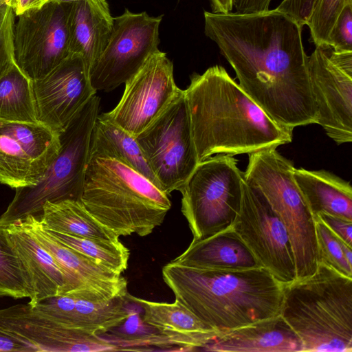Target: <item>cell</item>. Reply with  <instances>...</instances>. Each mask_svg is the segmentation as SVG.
<instances>
[{
	"label": "cell",
	"instance_id": "cell-19",
	"mask_svg": "<svg viewBox=\"0 0 352 352\" xmlns=\"http://www.w3.org/2000/svg\"><path fill=\"white\" fill-rule=\"evenodd\" d=\"M125 298L140 306L145 322L155 327L181 351L201 349L220 333L203 322L177 300L170 303L154 302L128 292Z\"/></svg>",
	"mask_w": 352,
	"mask_h": 352
},
{
	"label": "cell",
	"instance_id": "cell-33",
	"mask_svg": "<svg viewBox=\"0 0 352 352\" xmlns=\"http://www.w3.org/2000/svg\"><path fill=\"white\" fill-rule=\"evenodd\" d=\"M352 0H316L306 25L316 47H329L331 30L344 6Z\"/></svg>",
	"mask_w": 352,
	"mask_h": 352
},
{
	"label": "cell",
	"instance_id": "cell-3",
	"mask_svg": "<svg viewBox=\"0 0 352 352\" xmlns=\"http://www.w3.org/2000/svg\"><path fill=\"white\" fill-rule=\"evenodd\" d=\"M162 276L175 300L218 331L280 315L284 285L263 267L212 270L170 262Z\"/></svg>",
	"mask_w": 352,
	"mask_h": 352
},
{
	"label": "cell",
	"instance_id": "cell-28",
	"mask_svg": "<svg viewBox=\"0 0 352 352\" xmlns=\"http://www.w3.org/2000/svg\"><path fill=\"white\" fill-rule=\"evenodd\" d=\"M0 133L15 140L30 156L48 167L60 148L59 135L39 122L0 120Z\"/></svg>",
	"mask_w": 352,
	"mask_h": 352
},
{
	"label": "cell",
	"instance_id": "cell-11",
	"mask_svg": "<svg viewBox=\"0 0 352 352\" xmlns=\"http://www.w3.org/2000/svg\"><path fill=\"white\" fill-rule=\"evenodd\" d=\"M72 3L47 2L16 16L14 60L32 80L46 75L71 54Z\"/></svg>",
	"mask_w": 352,
	"mask_h": 352
},
{
	"label": "cell",
	"instance_id": "cell-24",
	"mask_svg": "<svg viewBox=\"0 0 352 352\" xmlns=\"http://www.w3.org/2000/svg\"><path fill=\"white\" fill-rule=\"evenodd\" d=\"M293 176L314 217L325 213L352 221V188L349 182L324 170L294 168Z\"/></svg>",
	"mask_w": 352,
	"mask_h": 352
},
{
	"label": "cell",
	"instance_id": "cell-2",
	"mask_svg": "<svg viewBox=\"0 0 352 352\" xmlns=\"http://www.w3.org/2000/svg\"><path fill=\"white\" fill-rule=\"evenodd\" d=\"M184 91L198 163L292 141L294 129L275 122L221 65L192 74Z\"/></svg>",
	"mask_w": 352,
	"mask_h": 352
},
{
	"label": "cell",
	"instance_id": "cell-18",
	"mask_svg": "<svg viewBox=\"0 0 352 352\" xmlns=\"http://www.w3.org/2000/svg\"><path fill=\"white\" fill-rule=\"evenodd\" d=\"M126 302L125 296L94 300L65 294L45 298L31 307L65 327L101 336L127 318Z\"/></svg>",
	"mask_w": 352,
	"mask_h": 352
},
{
	"label": "cell",
	"instance_id": "cell-43",
	"mask_svg": "<svg viewBox=\"0 0 352 352\" xmlns=\"http://www.w3.org/2000/svg\"><path fill=\"white\" fill-rule=\"evenodd\" d=\"M13 0H0V5H7L11 8Z\"/></svg>",
	"mask_w": 352,
	"mask_h": 352
},
{
	"label": "cell",
	"instance_id": "cell-23",
	"mask_svg": "<svg viewBox=\"0 0 352 352\" xmlns=\"http://www.w3.org/2000/svg\"><path fill=\"white\" fill-rule=\"evenodd\" d=\"M113 22L106 0H80L72 3L70 53L82 57L89 72L108 43Z\"/></svg>",
	"mask_w": 352,
	"mask_h": 352
},
{
	"label": "cell",
	"instance_id": "cell-26",
	"mask_svg": "<svg viewBox=\"0 0 352 352\" xmlns=\"http://www.w3.org/2000/svg\"><path fill=\"white\" fill-rule=\"evenodd\" d=\"M91 146L119 160L160 188L135 136L112 122L103 113L96 119Z\"/></svg>",
	"mask_w": 352,
	"mask_h": 352
},
{
	"label": "cell",
	"instance_id": "cell-29",
	"mask_svg": "<svg viewBox=\"0 0 352 352\" xmlns=\"http://www.w3.org/2000/svg\"><path fill=\"white\" fill-rule=\"evenodd\" d=\"M48 166L30 156L11 138L0 133V183L13 188L36 184Z\"/></svg>",
	"mask_w": 352,
	"mask_h": 352
},
{
	"label": "cell",
	"instance_id": "cell-21",
	"mask_svg": "<svg viewBox=\"0 0 352 352\" xmlns=\"http://www.w3.org/2000/svg\"><path fill=\"white\" fill-rule=\"evenodd\" d=\"M205 351L300 352L302 344L280 315L220 331Z\"/></svg>",
	"mask_w": 352,
	"mask_h": 352
},
{
	"label": "cell",
	"instance_id": "cell-27",
	"mask_svg": "<svg viewBox=\"0 0 352 352\" xmlns=\"http://www.w3.org/2000/svg\"><path fill=\"white\" fill-rule=\"evenodd\" d=\"M0 120L38 122L32 80L16 63L0 75Z\"/></svg>",
	"mask_w": 352,
	"mask_h": 352
},
{
	"label": "cell",
	"instance_id": "cell-40",
	"mask_svg": "<svg viewBox=\"0 0 352 352\" xmlns=\"http://www.w3.org/2000/svg\"><path fill=\"white\" fill-rule=\"evenodd\" d=\"M233 9L238 14H254L270 10L272 0H232Z\"/></svg>",
	"mask_w": 352,
	"mask_h": 352
},
{
	"label": "cell",
	"instance_id": "cell-32",
	"mask_svg": "<svg viewBox=\"0 0 352 352\" xmlns=\"http://www.w3.org/2000/svg\"><path fill=\"white\" fill-rule=\"evenodd\" d=\"M32 289L29 279L4 230L0 226V296L14 299L30 298Z\"/></svg>",
	"mask_w": 352,
	"mask_h": 352
},
{
	"label": "cell",
	"instance_id": "cell-31",
	"mask_svg": "<svg viewBox=\"0 0 352 352\" xmlns=\"http://www.w3.org/2000/svg\"><path fill=\"white\" fill-rule=\"evenodd\" d=\"M47 231L62 244L116 272L122 274L127 268L129 250L119 240L76 236L49 230Z\"/></svg>",
	"mask_w": 352,
	"mask_h": 352
},
{
	"label": "cell",
	"instance_id": "cell-38",
	"mask_svg": "<svg viewBox=\"0 0 352 352\" xmlns=\"http://www.w3.org/2000/svg\"><path fill=\"white\" fill-rule=\"evenodd\" d=\"M318 217L338 237L352 247V221L325 213H319Z\"/></svg>",
	"mask_w": 352,
	"mask_h": 352
},
{
	"label": "cell",
	"instance_id": "cell-37",
	"mask_svg": "<svg viewBox=\"0 0 352 352\" xmlns=\"http://www.w3.org/2000/svg\"><path fill=\"white\" fill-rule=\"evenodd\" d=\"M316 0H283L276 8L294 19L302 27L306 25Z\"/></svg>",
	"mask_w": 352,
	"mask_h": 352
},
{
	"label": "cell",
	"instance_id": "cell-14",
	"mask_svg": "<svg viewBox=\"0 0 352 352\" xmlns=\"http://www.w3.org/2000/svg\"><path fill=\"white\" fill-rule=\"evenodd\" d=\"M124 84L118 104L103 114L133 136L151 124L184 91L175 82L172 61L159 50Z\"/></svg>",
	"mask_w": 352,
	"mask_h": 352
},
{
	"label": "cell",
	"instance_id": "cell-20",
	"mask_svg": "<svg viewBox=\"0 0 352 352\" xmlns=\"http://www.w3.org/2000/svg\"><path fill=\"white\" fill-rule=\"evenodd\" d=\"M3 228L32 289L28 305L34 307L45 298L64 294L66 278L53 257L18 221Z\"/></svg>",
	"mask_w": 352,
	"mask_h": 352
},
{
	"label": "cell",
	"instance_id": "cell-39",
	"mask_svg": "<svg viewBox=\"0 0 352 352\" xmlns=\"http://www.w3.org/2000/svg\"><path fill=\"white\" fill-rule=\"evenodd\" d=\"M0 351L34 352L38 350L25 340L0 326Z\"/></svg>",
	"mask_w": 352,
	"mask_h": 352
},
{
	"label": "cell",
	"instance_id": "cell-10",
	"mask_svg": "<svg viewBox=\"0 0 352 352\" xmlns=\"http://www.w3.org/2000/svg\"><path fill=\"white\" fill-rule=\"evenodd\" d=\"M162 20V15L151 16L146 12L134 13L127 9L113 17L108 43L89 72L96 92L109 91L125 83L159 50Z\"/></svg>",
	"mask_w": 352,
	"mask_h": 352
},
{
	"label": "cell",
	"instance_id": "cell-16",
	"mask_svg": "<svg viewBox=\"0 0 352 352\" xmlns=\"http://www.w3.org/2000/svg\"><path fill=\"white\" fill-rule=\"evenodd\" d=\"M32 88L38 121L58 135L96 94L82 57L76 54L32 80Z\"/></svg>",
	"mask_w": 352,
	"mask_h": 352
},
{
	"label": "cell",
	"instance_id": "cell-6",
	"mask_svg": "<svg viewBox=\"0 0 352 352\" xmlns=\"http://www.w3.org/2000/svg\"><path fill=\"white\" fill-rule=\"evenodd\" d=\"M100 100L94 95L59 134L60 148L54 161L36 184L16 189L0 217V226L41 214L47 201H80Z\"/></svg>",
	"mask_w": 352,
	"mask_h": 352
},
{
	"label": "cell",
	"instance_id": "cell-8",
	"mask_svg": "<svg viewBox=\"0 0 352 352\" xmlns=\"http://www.w3.org/2000/svg\"><path fill=\"white\" fill-rule=\"evenodd\" d=\"M243 173L232 155L217 154L199 162L179 189L182 212L193 239L214 234L233 222L240 207Z\"/></svg>",
	"mask_w": 352,
	"mask_h": 352
},
{
	"label": "cell",
	"instance_id": "cell-41",
	"mask_svg": "<svg viewBox=\"0 0 352 352\" xmlns=\"http://www.w3.org/2000/svg\"><path fill=\"white\" fill-rule=\"evenodd\" d=\"M213 12L227 13L232 12V0H209Z\"/></svg>",
	"mask_w": 352,
	"mask_h": 352
},
{
	"label": "cell",
	"instance_id": "cell-7",
	"mask_svg": "<svg viewBox=\"0 0 352 352\" xmlns=\"http://www.w3.org/2000/svg\"><path fill=\"white\" fill-rule=\"evenodd\" d=\"M248 155L244 179L261 190L283 222L294 252L296 279L312 275L319 265L315 217L294 180L293 163L276 148Z\"/></svg>",
	"mask_w": 352,
	"mask_h": 352
},
{
	"label": "cell",
	"instance_id": "cell-35",
	"mask_svg": "<svg viewBox=\"0 0 352 352\" xmlns=\"http://www.w3.org/2000/svg\"><path fill=\"white\" fill-rule=\"evenodd\" d=\"M15 13L7 5H0V75L15 64L14 28Z\"/></svg>",
	"mask_w": 352,
	"mask_h": 352
},
{
	"label": "cell",
	"instance_id": "cell-1",
	"mask_svg": "<svg viewBox=\"0 0 352 352\" xmlns=\"http://www.w3.org/2000/svg\"><path fill=\"white\" fill-rule=\"evenodd\" d=\"M204 33L243 91L284 126L316 124L302 27L277 8L254 14L205 11Z\"/></svg>",
	"mask_w": 352,
	"mask_h": 352
},
{
	"label": "cell",
	"instance_id": "cell-13",
	"mask_svg": "<svg viewBox=\"0 0 352 352\" xmlns=\"http://www.w3.org/2000/svg\"><path fill=\"white\" fill-rule=\"evenodd\" d=\"M318 124L337 144L352 141V52L318 46L308 56Z\"/></svg>",
	"mask_w": 352,
	"mask_h": 352
},
{
	"label": "cell",
	"instance_id": "cell-4",
	"mask_svg": "<svg viewBox=\"0 0 352 352\" xmlns=\"http://www.w3.org/2000/svg\"><path fill=\"white\" fill-rule=\"evenodd\" d=\"M80 201L118 237L150 234L171 207L168 195L149 179L91 146Z\"/></svg>",
	"mask_w": 352,
	"mask_h": 352
},
{
	"label": "cell",
	"instance_id": "cell-17",
	"mask_svg": "<svg viewBox=\"0 0 352 352\" xmlns=\"http://www.w3.org/2000/svg\"><path fill=\"white\" fill-rule=\"evenodd\" d=\"M0 326L34 345L38 351H120L110 340L65 327L28 304L0 309Z\"/></svg>",
	"mask_w": 352,
	"mask_h": 352
},
{
	"label": "cell",
	"instance_id": "cell-9",
	"mask_svg": "<svg viewBox=\"0 0 352 352\" xmlns=\"http://www.w3.org/2000/svg\"><path fill=\"white\" fill-rule=\"evenodd\" d=\"M135 138L160 189L179 190L199 164L184 91Z\"/></svg>",
	"mask_w": 352,
	"mask_h": 352
},
{
	"label": "cell",
	"instance_id": "cell-30",
	"mask_svg": "<svg viewBox=\"0 0 352 352\" xmlns=\"http://www.w3.org/2000/svg\"><path fill=\"white\" fill-rule=\"evenodd\" d=\"M127 318L102 336L118 345L120 350L142 351L141 347H158L162 351H175L174 346L155 327L142 319L140 311L131 308L127 300ZM177 348V347H176ZM178 349V348H177ZM179 351V349H178Z\"/></svg>",
	"mask_w": 352,
	"mask_h": 352
},
{
	"label": "cell",
	"instance_id": "cell-25",
	"mask_svg": "<svg viewBox=\"0 0 352 352\" xmlns=\"http://www.w3.org/2000/svg\"><path fill=\"white\" fill-rule=\"evenodd\" d=\"M39 219L49 230L76 236L119 240L113 231L88 212L80 201H47Z\"/></svg>",
	"mask_w": 352,
	"mask_h": 352
},
{
	"label": "cell",
	"instance_id": "cell-34",
	"mask_svg": "<svg viewBox=\"0 0 352 352\" xmlns=\"http://www.w3.org/2000/svg\"><path fill=\"white\" fill-rule=\"evenodd\" d=\"M319 263H323L342 274L352 277V265L346 260L339 238L315 217Z\"/></svg>",
	"mask_w": 352,
	"mask_h": 352
},
{
	"label": "cell",
	"instance_id": "cell-42",
	"mask_svg": "<svg viewBox=\"0 0 352 352\" xmlns=\"http://www.w3.org/2000/svg\"><path fill=\"white\" fill-rule=\"evenodd\" d=\"M80 0H50L49 2H55L58 3H74Z\"/></svg>",
	"mask_w": 352,
	"mask_h": 352
},
{
	"label": "cell",
	"instance_id": "cell-36",
	"mask_svg": "<svg viewBox=\"0 0 352 352\" xmlns=\"http://www.w3.org/2000/svg\"><path fill=\"white\" fill-rule=\"evenodd\" d=\"M329 46L338 52H352V1L338 14L329 35Z\"/></svg>",
	"mask_w": 352,
	"mask_h": 352
},
{
	"label": "cell",
	"instance_id": "cell-5",
	"mask_svg": "<svg viewBox=\"0 0 352 352\" xmlns=\"http://www.w3.org/2000/svg\"><path fill=\"white\" fill-rule=\"evenodd\" d=\"M280 316L302 351H352V277L320 263L311 276L283 286Z\"/></svg>",
	"mask_w": 352,
	"mask_h": 352
},
{
	"label": "cell",
	"instance_id": "cell-22",
	"mask_svg": "<svg viewBox=\"0 0 352 352\" xmlns=\"http://www.w3.org/2000/svg\"><path fill=\"white\" fill-rule=\"evenodd\" d=\"M171 262L199 269L247 270L262 267L233 230L226 228L201 239Z\"/></svg>",
	"mask_w": 352,
	"mask_h": 352
},
{
	"label": "cell",
	"instance_id": "cell-12",
	"mask_svg": "<svg viewBox=\"0 0 352 352\" xmlns=\"http://www.w3.org/2000/svg\"><path fill=\"white\" fill-rule=\"evenodd\" d=\"M231 226L261 265L283 285L296 279L294 252L280 217L261 190L245 181Z\"/></svg>",
	"mask_w": 352,
	"mask_h": 352
},
{
	"label": "cell",
	"instance_id": "cell-15",
	"mask_svg": "<svg viewBox=\"0 0 352 352\" xmlns=\"http://www.w3.org/2000/svg\"><path fill=\"white\" fill-rule=\"evenodd\" d=\"M55 260L67 283L66 292L94 300L124 297L127 282L120 273L62 244L43 226L38 216L16 221Z\"/></svg>",
	"mask_w": 352,
	"mask_h": 352
}]
</instances>
